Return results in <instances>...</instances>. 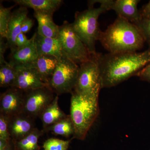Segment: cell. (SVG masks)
<instances>
[{"label":"cell","instance_id":"obj_1","mask_svg":"<svg viewBox=\"0 0 150 150\" xmlns=\"http://www.w3.org/2000/svg\"><path fill=\"white\" fill-rule=\"evenodd\" d=\"M101 87L115 86L134 76L150 63V48L142 52L98 54Z\"/></svg>","mask_w":150,"mask_h":150},{"label":"cell","instance_id":"obj_2","mask_svg":"<svg viewBox=\"0 0 150 150\" xmlns=\"http://www.w3.org/2000/svg\"><path fill=\"white\" fill-rule=\"evenodd\" d=\"M102 46L110 53L137 52L145 42L135 25L121 16L101 32L99 38Z\"/></svg>","mask_w":150,"mask_h":150},{"label":"cell","instance_id":"obj_3","mask_svg":"<svg viewBox=\"0 0 150 150\" xmlns=\"http://www.w3.org/2000/svg\"><path fill=\"white\" fill-rule=\"evenodd\" d=\"M113 1H89L88 9L75 13L74 21L71 23L73 29L92 56L97 54L96 44L99 40L102 32L100 29L98 18L101 14L111 10Z\"/></svg>","mask_w":150,"mask_h":150},{"label":"cell","instance_id":"obj_4","mask_svg":"<svg viewBox=\"0 0 150 150\" xmlns=\"http://www.w3.org/2000/svg\"><path fill=\"white\" fill-rule=\"evenodd\" d=\"M70 116L74 124L72 139L83 140L99 113L98 98L71 93Z\"/></svg>","mask_w":150,"mask_h":150},{"label":"cell","instance_id":"obj_5","mask_svg":"<svg viewBox=\"0 0 150 150\" xmlns=\"http://www.w3.org/2000/svg\"><path fill=\"white\" fill-rule=\"evenodd\" d=\"M98 54L79 65L77 79L74 90L76 93L99 98L100 91L102 87Z\"/></svg>","mask_w":150,"mask_h":150},{"label":"cell","instance_id":"obj_6","mask_svg":"<svg viewBox=\"0 0 150 150\" xmlns=\"http://www.w3.org/2000/svg\"><path fill=\"white\" fill-rule=\"evenodd\" d=\"M79 69V66L63 53L48 83V87L58 96L71 93L76 83Z\"/></svg>","mask_w":150,"mask_h":150},{"label":"cell","instance_id":"obj_7","mask_svg":"<svg viewBox=\"0 0 150 150\" xmlns=\"http://www.w3.org/2000/svg\"><path fill=\"white\" fill-rule=\"evenodd\" d=\"M58 39L62 53L77 64L89 60L92 55L73 29L71 23L67 21L59 26Z\"/></svg>","mask_w":150,"mask_h":150},{"label":"cell","instance_id":"obj_8","mask_svg":"<svg viewBox=\"0 0 150 150\" xmlns=\"http://www.w3.org/2000/svg\"><path fill=\"white\" fill-rule=\"evenodd\" d=\"M55 97L54 93L48 86L24 92L23 112L34 119L39 118Z\"/></svg>","mask_w":150,"mask_h":150},{"label":"cell","instance_id":"obj_9","mask_svg":"<svg viewBox=\"0 0 150 150\" xmlns=\"http://www.w3.org/2000/svg\"><path fill=\"white\" fill-rule=\"evenodd\" d=\"M24 92L16 87L10 88L0 96V114L11 117L22 113Z\"/></svg>","mask_w":150,"mask_h":150},{"label":"cell","instance_id":"obj_10","mask_svg":"<svg viewBox=\"0 0 150 150\" xmlns=\"http://www.w3.org/2000/svg\"><path fill=\"white\" fill-rule=\"evenodd\" d=\"M15 67L16 76L13 87L26 92L48 86L41 80L37 71L31 64Z\"/></svg>","mask_w":150,"mask_h":150},{"label":"cell","instance_id":"obj_11","mask_svg":"<svg viewBox=\"0 0 150 150\" xmlns=\"http://www.w3.org/2000/svg\"><path fill=\"white\" fill-rule=\"evenodd\" d=\"M35 128V119L23 112L10 117L9 132L14 142L21 139Z\"/></svg>","mask_w":150,"mask_h":150},{"label":"cell","instance_id":"obj_12","mask_svg":"<svg viewBox=\"0 0 150 150\" xmlns=\"http://www.w3.org/2000/svg\"><path fill=\"white\" fill-rule=\"evenodd\" d=\"M36 35V32L25 46L11 53L9 62L16 67L30 64L35 62L38 57L35 41Z\"/></svg>","mask_w":150,"mask_h":150},{"label":"cell","instance_id":"obj_13","mask_svg":"<svg viewBox=\"0 0 150 150\" xmlns=\"http://www.w3.org/2000/svg\"><path fill=\"white\" fill-rule=\"evenodd\" d=\"M28 8L20 6L12 13L9 23L7 43L11 53L15 51V41L17 36L21 33V26L23 21L28 16Z\"/></svg>","mask_w":150,"mask_h":150},{"label":"cell","instance_id":"obj_14","mask_svg":"<svg viewBox=\"0 0 150 150\" xmlns=\"http://www.w3.org/2000/svg\"><path fill=\"white\" fill-rule=\"evenodd\" d=\"M139 0L114 1L111 10H114L118 16L126 19L135 24L142 18L140 11L137 8Z\"/></svg>","mask_w":150,"mask_h":150},{"label":"cell","instance_id":"obj_15","mask_svg":"<svg viewBox=\"0 0 150 150\" xmlns=\"http://www.w3.org/2000/svg\"><path fill=\"white\" fill-rule=\"evenodd\" d=\"M35 41L38 56H53L58 60L62 58L63 56L62 47L58 38L44 37L36 32Z\"/></svg>","mask_w":150,"mask_h":150},{"label":"cell","instance_id":"obj_16","mask_svg":"<svg viewBox=\"0 0 150 150\" xmlns=\"http://www.w3.org/2000/svg\"><path fill=\"white\" fill-rule=\"evenodd\" d=\"M13 1L20 6L32 8L34 12L53 15L63 4L62 0H14Z\"/></svg>","mask_w":150,"mask_h":150},{"label":"cell","instance_id":"obj_17","mask_svg":"<svg viewBox=\"0 0 150 150\" xmlns=\"http://www.w3.org/2000/svg\"><path fill=\"white\" fill-rule=\"evenodd\" d=\"M58 62V59L54 56L44 55L38 56L31 65L35 68L43 82L48 86Z\"/></svg>","mask_w":150,"mask_h":150},{"label":"cell","instance_id":"obj_18","mask_svg":"<svg viewBox=\"0 0 150 150\" xmlns=\"http://www.w3.org/2000/svg\"><path fill=\"white\" fill-rule=\"evenodd\" d=\"M34 16L38 23V34L44 37L58 38L59 26L54 22L53 15L34 12Z\"/></svg>","mask_w":150,"mask_h":150},{"label":"cell","instance_id":"obj_19","mask_svg":"<svg viewBox=\"0 0 150 150\" xmlns=\"http://www.w3.org/2000/svg\"><path fill=\"white\" fill-rule=\"evenodd\" d=\"M59 96L56 95L53 101L39 116L43 125V130L66 118L68 115L59 107Z\"/></svg>","mask_w":150,"mask_h":150},{"label":"cell","instance_id":"obj_20","mask_svg":"<svg viewBox=\"0 0 150 150\" xmlns=\"http://www.w3.org/2000/svg\"><path fill=\"white\" fill-rule=\"evenodd\" d=\"M45 133L42 130L35 128L32 132L25 136L21 139L14 143L16 150H39L40 146L38 141L40 137Z\"/></svg>","mask_w":150,"mask_h":150},{"label":"cell","instance_id":"obj_21","mask_svg":"<svg viewBox=\"0 0 150 150\" xmlns=\"http://www.w3.org/2000/svg\"><path fill=\"white\" fill-rule=\"evenodd\" d=\"M43 131L44 132L51 131L54 135H59L66 138H69L72 135L74 136V124L69 115H68L66 118L54 123Z\"/></svg>","mask_w":150,"mask_h":150},{"label":"cell","instance_id":"obj_22","mask_svg":"<svg viewBox=\"0 0 150 150\" xmlns=\"http://www.w3.org/2000/svg\"><path fill=\"white\" fill-rule=\"evenodd\" d=\"M0 86L8 88L13 87L16 76V67L7 62L0 65Z\"/></svg>","mask_w":150,"mask_h":150},{"label":"cell","instance_id":"obj_23","mask_svg":"<svg viewBox=\"0 0 150 150\" xmlns=\"http://www.w3.org/2000/svg\"><path fill=\"white\" fill-rule=\"evenodd\" d=\"M15 5L10 7H4L1 4L0 5V36L7 39L8 33L9 23L11 16V10L16 6Z\"/></svg>","mask_w":150,"mask_h":150},{"label":"cell","instance_id":"obj_24","mask_svg":"<svg viewBox=\"0 0 150 150\" xmlns=\"http://www.w3.org/2000/svg\"><path fill=\"white\" fill-rule=\"evenodd\" d=\"M71 139L63 140L57 138L48 139L43 143L44 150H68Z\"/></svg>","mask_w":150,"mask_h":150},{"label":"cell","instance_id":"obj_25","mask_svg":"<svg viewBox=\"0 0 150 150\" xmlns=\"http://www.w3.org/2000/svg\"><path fill=\"white\" fill-rule=\"evenodd\" d=\"M134 25L139 28L145 42L148 43L150 48V19L142 17L139 21Z\"/></svg>","mask_w":150,"mask_h":150},{"label":"cell","instance_id":"obj_26","mask_svg":"<svg viewBox=\"0 0 150 150\" xmlns=\"http://www.w3.org/2000/svg\"><path fill=\"white\" fill-rule=\"evenodd\" d=\"M10 117L0 114V139L9 141L11 139L9 132Z\"/></svg>","mask_w":150,"mask_h":150},{"label":"cell","instance_id":"obj_27","mask_svg":"<svg viewBox=\"0 0 150 150\" xmlns=\"http://www.w3.org/2000/svg\"><path fill=\"white\" fill-rule=\"evenodd\" d=\"M136 76L141 80L150 83V63L141 70Z\"/></svg>","mask_w":150,"mask_h":150},{"label":"cell","instance_id":"obj_28","mask_svg":"<svg viewBox=\"0 0 150 150\" xmlns=\"http://www.w3.org/2000/svg\"><path fill=\"white\" fill-rule=\"evenodd\" d=\"M29 40V39H28L25 34L22 32L21 33L17 36L16 40L15 46L16 48V50L24 47L28 43Z\"/></svg>","mask_w":150,"mask_h":150},{"label":"cell","instance_id":"obj_29","mask_svg":"<svg viewBox=\"0 0 150 150\" xmlns=\"http://www.w3.org/2000/svg\"><path fill=\"white\" fill-rule=\"evenodd\" d=\"M34 24V21L32 19L27 16L23 21L21 26V32L25 34L29 32Z\"/></svg>","mask_w":150,"mask_h":150},{"label":"cell","instance_id":"obj_30","mask_svg":"<svg viewBox=\"0 0 150 150\" xmlns=\"http://www.w3.org/2000/svg\"><path fill=\"white\" fill-rule=\"evenodd\" d=\"M4 38H0V65L6 62L4 58V54L7 49L8 48L7 42H5Z\"/></svg>","mask_w":150,"mask_h":150},{"label":"cell","instance_id":"obj_31","mask_svg":"<svg viewBox=\"0 0 150 150\" xmlns=\"http://www.w3.org/2000/svg\"><path fill=\"white\" fill-rule=\"evenodd\" d=\"M140 11L142 17L150 19V1Z\"/></svg>","mask_w":150,"mask_h":150},{"label":"cell","instance_id":"obj_32","mask_svg":"<svg viewBox=\"0 0 150 150\" xmlns=\"http://www.w3.org/2000/svg\"><path fill=\"white\" fill-rule=\"evenodd\" d=\"M2 150H15L14 143L13 141L11 139L6 146Z\"/></svg>","mask_w":150,"mask_h":150},{"label":"cell","instance_id":"obj_33","mask_svg":"<svg viewBox=\"0 0 150 150\" xmlns=\"http://www.w3.org/2000/svg\"><path fill=\"white\" fill-rule=\"evenodd\" d=\"M10 140H9V141H6V140L0 139V150L4 149L6 146L8 144Z\"/></svg>","mask_w":150,"mask_h":150},{"label":"cell","instance_id":"obj_34","mask_svg":"<svg viewBox=\"0 0 150 150\" xmlns=\"http://www.w3.org/2000/svg\"><path fill=\"white\" fill-rule=\"evenodd\" d=\"M15 150H16L15 149Z\"/></svg>","mask_w":150,"mask_h":150}]
</instances>
